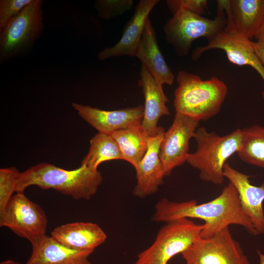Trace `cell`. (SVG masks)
Listing matches in <instances>:
<instances>
[{
	"label": "cell",
	"instance_id": "24",
	"mask_svg": "<svg viewBox=\"0 0 264 264\" xmlns=\"http://www.w3.org/2000/svg\"><path fill=\"white\" fill-rule=\"evenodd\" d=\"M20 172L15 167L0 169V213L16 192Z\"/></svg>",
	"mask_w": 264,
	"mask_h": 264
},
{
	"label": "cell",
	"instance_id": "23",
	"mask_svg": "<svg viewBox=\"0 0 264 264\" xmlns=\"http://www.w3.org/2000/svg\"><path fill=\"white\" fill-rule=\"evenodd\" d=\"M242 130V142L237 152L243 162L264 168V127L254 124Z\"/></svg>",
	"mask_w": 264,
	"mask_h": 264
},
{
	"label": "cell",
	"instance_id": "28",
	"mask_svg": "<svg viewBox=\"0 0 264 264\" xmlns=\"http://www.w3.org/2000/svg\"><path fill=\"white\" fill-rule=\"evenodd\" d=\"M253 48L264 66V43L252 42Z\"/></svg>",
	"mask_w": 264,
	"mask_h": 264
},
{
	"label": "cell",
	"instance_id": "8",
	"mask_svg": "<svg viewBox=\"0 0 264 264\" xmlns=\"http://www.w3.org/2000/svg\"><path fill=\"white\" fill-rule=\"evenodd\" d=\"M181 254L186 264H250L229 227L211 237H199Z\"/></svg>",
	"mask_w": 264,
	"mask_h": 264
},
{
	"label": "cell",
	"instance_id": "16",
	"mask_svg": "<svg viewBox=\"0 0 264 264\" xmlns=\"http://www.w3.org/2000/svg\"><path fill=\"white\" fill-rule=\"evenodd\" d=\"M139 74L138 85L142 88L145 98L141 125L149 137L154 136L163 128L157 126L160 118L170 114L166 106L169 100L163 91V85L142 65Z\"/></svg>",
	"mask_w": 264,
	"mask_h": 264
},
{
	"label": "cell",
	"instance_id": "20",
	"mask_svg": "<svg viewBox=\"0 0 264 264\" xmlns=\"http://www.w3.org/2000/svg\"><path fill=\"white\" fill-rule=\"evenodd\" d=\"M229 11L237 31L255 38L264 19V0H229Z\"/></svg>",
	"mask_w": 264,
	"mask_h": 264
},
{
	"label": "cell",
	"instance_id": "7",
	"mask_svg": "<svg viewBox=\"0 0 264 264\" xmlns=\"http://www.w3.org/2000/svg\"><path fill=\"white\" fill-rule=\"evenodd\" d=\"M202 224L187 218L175 220L164 225L154 242L140 252L132 264H168L175 256L181 254L199 237Z\"/></svg>",
	"mask_w": 264,
	"mask_h": 264
},
{
	"label": "cell",
	"instance_id": "22",
	"mask_svg": "<svg viewBox=\"0 0 264 264\" xmlns=\"http://www.w3.org/2000/svg\"><path fill=\"white\" fill-rule=\"evenodd\" d=\"M119 159L123 160V157L116 141L110 134L98 132L90 139L88 152L81 165L97 170L102 162Z\"/></svg>",
	"mask_w": 264,
	"mask_h": 264
},
{
	"label": "cell",
	"instance_id": "29",
	"mask_svg": "<svg viewBox=\"0 0 264 264\" xmlns=\"http://www.w3.org/2000/svg\"><path fill=\"white\" fill-rule=\"evenodd\" d=\"M255 39L257 42L264 43V19Z\"/></svg>",
	"mask_w": 264,
	"mask_h": 264
},
{
	"label": "cell",
	"instance_id": "1",
	"mask_svg": "<svg viewBox=\"0 0 264 264\" xmlns=\"http://www.w3.org/2000/svg\"><path fill=\"white\" fill-rule=\"evenodd\" d=\"M154 221L169 222L182 218L204 220L200 237H211L230 225L243 227L250 234L256 236L249 219L241 207L237 191L229 181L220 194L213 200L197 204L194 200L174 202L163 198L155 205Z\"/></svg>",
	"mask_w": 264,
	"mask_h": 264
},
{
	"label": "cell",
	"instance_id": "9",
	"mask_svg": "<svg viewBox=\"0 0 264 264\" xmlns=\"http://www.w3.org/2000/svg\"><path fill=\"white\" fill-rule=\"evenodd\" d=\"M225 11L227 18L225 27L212 38L207 40L206 45L196 48L192 52V59L197 60L204 52L209 50L221 49L225 52L231 63L240 66H249L255 69L264 82V66L254 50L252 41L237 31L228 7ZM262 96L264 99V90Z\"/></svg>",
	"mask_w": 264,
	"mask_h": 264
},
{
	"label": "cell",
	"instance_id": "12",
	"mask_svg": "<svg viewBox=\"0 0 264 264\" xmlns=\"http://www.w3.org/2000/svg\"><path fill=\"white\" fill-rule=\"evenodd\" d=\"M223 175L236 189L242 209L250 221L256 233H264V183L259 186L251 184L246 174L239 172L226 163Z\"/></svg>",
	"mask_w": 264,
	"mask_h": 264
},
{
	"label": "cell",
	"instance_id": "21",
	"mask_svg": "<svg viewBox=\"0 0 264 264\" xmlns=\"http://www.w3.org/2000/svg\"><path fill=\"white\" fill-rule=\"evenodd\" d=\"M117 143L123 160L135 168L145 155L149 136L141 123L110 134Z\"/></svg>",
	"mask_w": 264,
	"mask_h": 264
},
{
	"label": "cell",
	"instance_id": "13",
	"mask_svg": "<svg viewBox=\"0 0 264 264\" xmlns=\"http://www.w3.org/2000/svg\"><path fill=\"white\" fill-rule=\"evenodd\" d=\"M72 107L79 116L99 132L110 134L142 123L144 106L106 110L73 103Z\"/></svg>",
	"mask_w": 264,
	"mask_h": 264
},
{
	"label": "cell",
	"instance_id": "15",
	"mask_svg": "<svg viewBox=\"0 0 264 264\" xmlns=\"http://www.w3.org/2000/svg\"><path fill=\"white\" fill-rule=\"evenodd\" d=\"M165 130L163 128L154 136L149 137L146 153L134 168L137 183L133 196L143 198L156 193L165 177L159 156V150Z\"/></svg>",
	"mask_w": 264,
	"mask_h": 264
},
{
	"label": "cell",
	"instance_id": "14",
	"mask_svg": "<svg viewBox=\"0 0 264 264\" xmlns=\"http://www.w3.org/2000/svg\"><path fill=\"white\" fill-rule=\"evenodd\" d=\"M159 2V0H139L133 15L124 27L120 39L112 46L107 47L99 52V60L123 56H135L149 15Z\"/></svg>",
	"mask_w": 264,
	"mask_h": 264
},
{
	"label": "cell",
	"instance_id": "30",
	"mask_svg": "<svg viewBox=\"0 0 264 264\" xmlns=\"http://www.w3.org/2000/svg\"><path fill=\"white\" fill-rule=\"evenodd\" d=\"M20 263L11 260L4 261L0 263V264H19Z\"/></svg>",
	"mask_w": 264,
	"mask_h": 264
},
{
	"label": "cell",
	"instance_id": "27",
	"mask_svg": "<svg viewBox=\"0 0 264 264\" xmlns=\"http://www.w3.org/2000/svg\"><path fill=\"white\" fill-rule=\"evenodd\" d=\"M208 1L206 0H167L166 4L173 15L180 9H185L202 16Z\"/></svg>",
	"mask_w": 264,
	"mask_h": 264
},
{
	"label": "cell",
	"instance_id": "31",
	"mask_svg": "<svg viewBox=\"0 0 264 264\" xmlns=\"http://www.w3.org/2000/svg\"><path fill=\"white\" fill-rule=\"evenodd\" d=\"M260 259V264H264V254L260 252L259 250L257 251Z\"/></svg>",
	"mask_w": 264,
	"mask_h": 264
},
{
	"label": "cell",
	"instance_id": "4",
	"mask_svg": "<svg viewBox=\"0 0 264 264\" xmlns=\"http://www.w3.org/2000/svg\"><path fill=\"white\" fill-rule=\"evenodd\" d=\"M193 138L197 143V150L189 154L186 162L199 170L202 180L221 184L225 178L223 168L226 161L242 147V130L237 129L228 134L220 136L200 127L196 130Z\"/></svg>",
	"mask_w": 264,
	"mask_h": 264
},
{
	"label": "cell",
	"instance_id": "25",
	"mask_svg": "<svg viewBox=\"0 0 264 264\" xmlns=\"http://www.w3.org/2000/svg\"><path fill=\"white\" fill-rule=\"evenodd\" d=\"M133 5L132 0H97L94 5L99 17L108 20L124 14Z\"/></svg>",
	"mask_w": 264,
	"mask_h": 264
},
{
	"label": "cell",
	"instance_id": "19",
	"mask_svg": "<svg viewBox=\"0 0 264 264\" xmlns=\"http://www.w3.org/2000/svg\"><path fill=\"white\" fill-rule=\"evenodd\" d=\"M51 236L61 243L78 250H95L107 239L106 233L98 224L85 222L57 226L51 232Z\"/></svg>",
	"mask_w": 264,
	"mask_h": 264
},
{
	"label": "cell",
	"instance_id": "32",
	"mask_svg": "<svg viewBox=\"0 0 264 264\" xmlns=\"http://www.w3.org/2000/svg\"><path fill=\"white\" fill-rule=\"evenodd\" d=\"M19 264H21L20 263Z\"/></svg>",
	"mask_w": 264,
	"mask_h": 264
},
{
	"label": "cell",
	"instance_id": "18",
	"mask_svg": "<svg viewBox=\"0 0 264 264\" xmlns=\"http://www.w3.org/2000/svg\"><path fill=\"white\" fill-rule=\"evenodd\" d=\"M135 57L162 85H172L174 74L166 63L158 46L155 30L149 19Z\"/></svg>",
	"mask_w": 264,
	"mask_h": 264
},
{
	"label": "cell",
	"instance_id": "5",
	"mask_svg": "<svg viewBox=\"0 0 264 264\" xmlns=\"http://www.w3.org/2000/svg\"><path fill=\"white\" fill-rule=\"evenodd\" d=\"M217 15L209 19L185 9L173 14L165 23V39L179 57L186 56L196 39L208 40L223 29L227 23L224 0H217Z\"/></svg>",
	"mask_w": 264,
	"mask_h": 264
},
{
	"label": "cell",
	"instance_id": "10",
	"mask_svg": "<svg viewBox=\"0 0 264 264\" xmlns=\"http://www.w3.org/2000/svg\"><path fill=\"white\" fill-rule=\"evenodd\" d=\"M47 222L43 209L24 193L14 195L0 213V226L8 227L31 243L45 235Z\"/></svg>",
	"mask_w": 264,
	"mask_h": 264
},
{
	"label": "cell",
	"instance_id": "17",
	"mask_svg": "<svg viewBox=\"0 0 264 264\" xmlns=\"http://www.w3.org/2000/svg\"><path fill=\"white\" fill-rule=\"evenodd\" d=\"M32 244V253L25 264H91L94 250L69 248L46 235Z\"/></svg>",
	"mask_w": 264,
	"mask_h": 264
},
{
	"label": "cell",
	"instance_id": "2",
	"mask_svg": "<svg viewBox=\"0 0 264 264\" xmlns=\"http://www.w3.org/2000/svg\"><path fill=\"white\" fill-rule=\"evenodd\" d=\"M102 180L98 170L84 165L75 170H66L42 162L20 173L16 192L24 193L26 188L35 185L44 190L53 189L76 200H88L96 193Z\"/></svg>",
	"mask_w": 264,
	"mask_h": 264
},
{
	"label": "cell",
	"instance_id": "6",
	"mask_svg": "<svg viewBox=\"0 0 264 264\" xmlns=\"http://www.w3.org/2000/svg\"><path fill=\"white\" fill-rule=\"evenodd\" d=\"M43 0H33L0 29V62L2 63L29 50L44 28Z\"/></svg>",
	"mask_w": 264,
	"mask_h": 264
},
{
	"label": "cell",
	"instance_id": "11",
	"mask_svg": "<svg viewBox=\"0 0 264 264\" xmlns=\"http://www.w3.org/2000/svg\"><path fill=\"white\" fill-rule=\"evenodd\" d=\"M199 122L192 117L176 112L173 122L165 132L160 146L159 156L165 176L186 162L189 141L193 138Z\"/></svg>",
	"mask_w": 264,
	"mask_h": 264
},
{
	"label": "cell",
	"instance_id": "3",
	"mask_svg": "<svg viewBox=\"0 0 264 264\" xmlns=\"http://www.w3.org/2000/svg\"><path fill=\"white\" fill-rule=\"evenodd\" d=\"M174 105L176 113L192 117L199 121L207 120L218 114L227 94L223 81L216 76L203 80L185 70L176 78Z\"/></svg>",
	"mask_w": 264,
	"mask_h": 264
},
{
	"label": "cell",
	"instance_id": "26",
	"mask_svg": "<svg viewBox=\"0 0 264 264\" xmlns=\"http://www.w3.org/2000/svg\"><path fill=\"white\" fill-rule=\"evenodd\" d=\"M33 0H0V29L18 16Z\"/></svg>",
	"mask_w": 264,
	"mask_h": 264
}]
</instances>
